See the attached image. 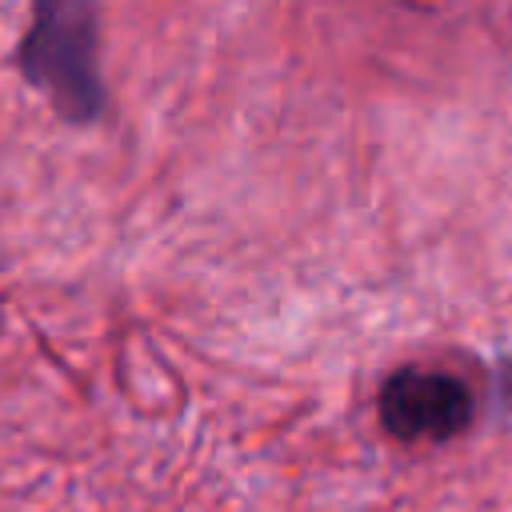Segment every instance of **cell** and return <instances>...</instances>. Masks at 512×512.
<instances>
[{
    "label": "cell",
    "mask_w": 512,
    "mask_h": 512,
    "mask_svg": "<svg viewBox=\"0 0 512 512\" xmlns=\"http://www.w3.org/2000/svg\"><path fill=\"white\" fill-rule=\"evenodd\" d=\"M96 44V0H32V24L20 44V72L36 92L52 100L60 116L76 124L96 120L104 108Z\"/></svg>",
    "instance_id": "obj_1"
},
{
    "label": "cell",
    "mask_w": 512,
    "mask_h": 512,
    "mask_svg": "<svg viewBox=\"0 0 512 512\" xmlns=\"http://www.w3.org/2000/svg\"><path fill=\"white\" fill-rule=\"evenodd\" d=\"M376 412L388 436L404 440V444H420V440H452L472 424L476 400L468 392V384L452 372H436V368H400L384 380L380 396H376Z\"/></svg>",
    "instance_id": "obj_2"
}]
</instances>
